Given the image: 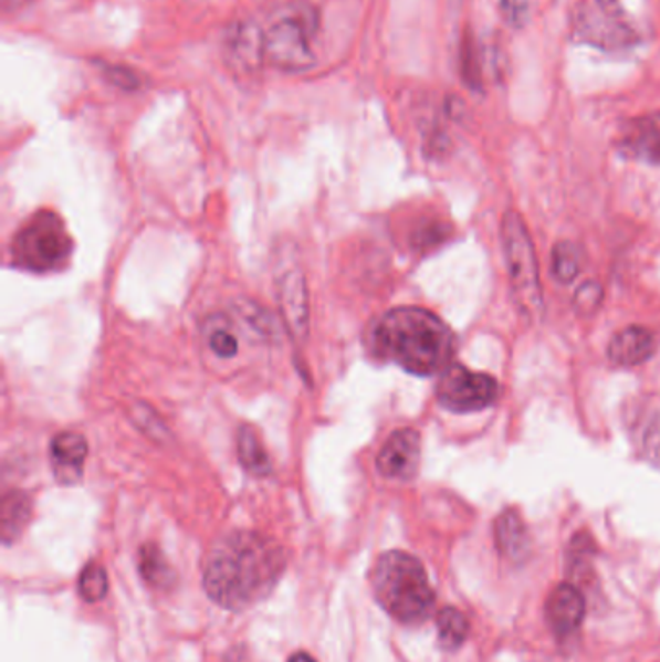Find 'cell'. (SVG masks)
<instances>
[{
    "mask_svg": "<svg viewBox=\"0 0 660 662\" xmlns=\"http://www.w3.org/2000/svg\"><path fill=\"white\" fill-rule=\"evenodd\" d=\"M287 568V554L273 538L233 530L211 546L203 561V589L216 605L241 612L264 600Z\"/></svg>",
    "mask_w": 660,
    "mask_h": 662,
    "instance_id": "1",
    "label": "cell"
},
{
    "mask_svg": "<svg viewBox=\"0 0 660 662\" xmlns=\"http://www.w3.org/2000/svg\"><path fill=\"white\" fill-rule=\"evenodd\" d=\"M370 349L376 357L411 375L432 376L450 367L455 355V336L432 312L419 306H399L374 322Z\"/></svg>",
    "mask_w": 660,
    "mask_h": 662,
    "instance_id": "2",
    "label": "cell"
},
{
    "mask_svg": "<svg viewBox=\"0 0 660 662\" xmlns=\"http://www.w3.org/2000/svg\"><path fill=\"white\" fill-rule=\"evenodd\" d=\"M370 584L378 605L397 622L417 626L432 614L434 591L427 569L411 554L401 550L381 554L374 564Z\"/></svg>",
    "mask_w": 660,
    "mask_h": 662,
    "instance_id": "3",
    "label": "cell"
},
{
    "mask_svg": "<svg viewBox=\"0 0 660 662\" xmlns=\"http://www.w3.org/2000/svg\"><path fill=\"white\" fill-rule=\"evenodd\" d=\"M74 252L69 229L55 211L41 210L20 227L10 244V262L33 273L61 272Z\"/></svg>",
    "mask_w": 660,
    "mask_h": 662,
    "instance_id": "4",
    "label": "cell"
},
{
    "mask_svg": "<svg viewBox=\"0 0 660 662\" xmlns=\"http://www.w3.org/2000/svg\"><path fill=\"white\" fill-rule=\"evenodd\" d=\"M318 24V10L306 2H293L281 10L264 30L265 63L289 72L311 69L314 64L311 41Z\"/></svg>",
    "mask_w": 660,
    "mask_h": 662,
    "instance_id": "5",
    "label": "cell"
},
{
    "mask_svg": "<svg viewBox=\"0 0 660 662\" xmlns=\"http://www.w3.org/2000/svg\"><path fill=\"white\" fill-rule=\"evenodd\" d=\"M502 246L513 295L517 298L521 311L531 318H538L543 312V287L538 277L535 246L527 227L515 211H507L502 219Z\"/></svg>",
    "mask_w": 660,
    "mask_h": 662,
    "instance_id": "6",
    "label": "cell"
},
{
    "mask_svg": "<svg viewBox=\"0 0 660 662\" xmlns=\"http://www.w3.org/2000/svg\"><path fill=\"white\" fill-rule=\"evenodd\" d=\"M575 41L605 53H626L641 43V35L618 0H585L575 10Z\"/></svg>",
    "mask_w": 660,
    "mask_h": 662,
    "instance_id": "7",
    "label": "cell"
},
{
    "mask_svg": "<svg viewBox=\"0 0 660 662\" xmlns=\"http://www.w3.org/2000/svg\"><path fill=\"white\" fill-rule=\"evenodd\" d=\"M500 396V386L490 375L471 372L461 365H450L443 370L436 398L440 406L453 413H473L492 406Z\"/></svg>",
    "mask_w": 660,
    "mask_h": 662,
    "instance_id": "8",
    "label": "cell"
},
{
    "mask_svg": "<svg viewBox=\"0 0 660 662\" xmlns=\"http://www.w3.org/2000/svg\"><path fill=\"white\" fill-rule=\"evenodd\" d=\"M420 461V434L417 430H396L378 453V471L386 479L409 481L417 475Z\"/></svg>",
    "mask_w": 660,
    "mask_h": 662,
    "instance_id": "9",
    "label": "cell"
},
{
    "mask_svg": "<svg viewBox=\"0 0 660 662\" xmlns=\"http://www.w3.org/2000/svg\"><path fill=\"white\" fill-rule=\"evenodd\" d=\"M585 618V599L572 584H559L546 599V620L558 638L574 635Z\"/></svg>",
    "mask_w": 660,
    "mask_h": 662,
    "instance_id": "10",
    "label": "cell"
},
{
    "mask_svg": "<svg viewBox=\"0 0 660 662\" xmlns=\"http://www.w3.org/2000/svg\"><path fill=\"white\" fill-rule=\"evenodd\" d=\"M618 149L624 156L647 165H660V113L629 120Z\"/></svg>",
    "mask_w": 660,
    "mask_h": 662,
    "instance_id": "11",
    "label": "cell"
},
{
    "mask_svg": "<svg viewBox=\"0 0 660 662\" xmlns=\"http://www.w3.org/2000/svg\"><path fill=\"white\" fill-rule=\"evenodd\" d=\"M227 59L234 71L256 72L265 63L264 30L254 22H239L227 33Z\"/></svg>",
    "mask_w": 660,
    "mask_h": 662,
    "instance_id": "12",
    "label": "cell"
},
{
    "mask_svg": "<svg viewBox=\"0 0 660 662\" xmlns=\"http://www.w3.org/2000/svg\"><path fill=\"white\" fill-rule=\"evenodd\" d=\"M87 458L86 438L76 432H61L51 442V465L56 481L66 486L78 484Z\"/></svg>",
    "mask_w": 660,
    "mask_h": 662,
    "instance_id": "13",
    "label": "cell"
},
{
    "mask_svg": "<svg viewBox=\"0 0 660 662\" xmlns=\"http://www.w3.org/2000/svg\"><path fill=\"white\" fill-rule=\"evenodd\" d=\"M657 351V341L649 329L629 326L618 332L608 345V359L616 367H637L651 359Z\"/></svg>",
    "mask_w": 660,
    "mask_h": 662,
    "instance_id": "14",
    "label": "cell"
},
{
    "mask_svg": "<svg viewBox=\"0 0 660 662\" xmlns=\"http://www.w3.org/2000/svg\"><path fill=\"white\" fill-rule=\"evenodd\" d=\"M494 537H496L497 550L507 560L515 561V564L527 560L528 553H531L527 527L515 509H505L497 515Z\"/></svg>",
    "mask_w": 660,
    "mask_h": 662,
    "instance_id": "15",
    "label": "cell"
},
{
    "mask_svg": "<svg viewBox=\"0 0 660 662\" xmlns=\"http://www.w3.org/2000/svg\"><path fill=\"white\" fill-rule=\"evenodd\" d=\"M32 519V498L22 491H12L2 498L0 512V533L2 543L9 546L24 533Z\"/></svg>",
    "mask_w": 660,
    "mask_h": 662,
    "instance_id": "16",
    "label": "cell"
},
{
    "mask_svg": "<svg viewBox=\"0 0 660 662\" xmlns=\"http://www.w3.org/2000/svg\"><path fill=\"white\" fill-rule=\"evenodd\" d=\"M281 304L289 326L298 334H304L308 324V304H306V287L301 273L291 272L281 280Z\"/></svg>",
    "mask_w": 660,
    "mask_h": 662,
    "instance_id": "17",
    "label": "cell"
},
{
    "mask_svg": "<svg viewBox=\"0 0 660 662\" xmlns=\"http://www.w3.org/2000/svg\"><path fill=\"white\" fill-rule=\"evenodd\" d=\"M237 448H239V460L242 467L247 469L252 475L264 476L270 475L272 471V461L265 452L262 440L258 437L256 430L244 424L239 429L237 434Z\"/></svg>",
    "mask_w": 660,
    "mask_h": 662,
    "instance_id": "18",
    "label": "cell"
},
{
    "mask_svg": "<svg viewBox=\"0 0 660 662\" xmlns=\"http://www.w3.org/2000/svg\"><path fill=\"white\" fill-rule=\"evenodd\" d=\"M436 628H438L440 645L448 651L459 649L469 635V620L458 608H442L436 618Z\"/></svg>",
    "mask_w": 660,
    "mask_h": 662,
    "instance_id": "19",
    "label": "cell"
},
{
    "mask_svg": "<svg viewBox=\"0 0 660 662\" xmlns=\"http://www.w3.org/2000/svg\"><path fill=\"white\" fill-rule=\"evenodd\" d=\"M140 574L149 585L154 587H169L171 585V566L165 560L164 553L159 550V546L144 545L140 548Z\"/></svg>",
    "mask_w": 660,
    "mask_h": 662,
    "instance_id": "20",
    "label": "cell"
},
{
    "mask_svg": "<svg viewBox=\"0 0 660 662\" xmlns=\"http://www.w3.org/2000/svg\"><path fill=\"white\" fill-rule=\"evenodd\" d=\"M109 591V579L102 564L90 561L82 569L78 579V592L86 602H99Z\"/></svg>",
    "mask_w": 660,
    "mask_h": 662,
    "instance_id": "21",
    "label": "cell"
},
{
    "mask_svg": "<svg viewBox=\"0 0 660 662\" xmlns=\"http://www.w3.org/2000/svg\"><path fill=\"white\" fill-rule=\"evenodd\" d=\"M582 270V250L574 242H559L552 252V272L562 283L574 280Z\"/></svg>",
    "mask_w": 660,
    "mask_h": 662,
    "instance_id": "22",
    "label": "cell"
},
{
    "mask_svg": "<svg viewBox=\"0 0 660 662\" xmlns=\"http://www.w3.org/2000/svg\"><path fill=\"white\" fill-rule=\"evenodd\" d=\"M206 337H208V345H210L211 351L216 353L221 359H233L237 351H239V344H237V337L231 334V329L227 324H223L221 319H216L213 326H206Z\"/></svg>",
    "mask_w": 660,
    "mask_h": 662,
    "instance_id": "23",
    "label": "cell"
},
{
    "mask_svg": "<svg viewBox=\"0 0 660 662\" xmlns=\"http://www.w3.org/2000/svg\"><path fill=\"white\" fill-rule=\"evenodd\" d=\"M461 76L467 86L473 87V90H481L482 76H481V61H479V53L474 48V40L467 33L461 43Z\"/></svg>",
    "mask_w": 660,
    "mask_h": 662,
    "instance_id": "24",
    "label": "cell"
},
{
    "mask_svg": "<svg viewBox=\"0 0 660 662\" xmlns=\"http://www.w3.org/2000/svg\"><path fill=\"white\" fill-rule=\"evenodd\" d=\"M639 442H641V452L645 458H649L652 463H660V413L645 419Z\"/></svg>",
    "mask_w": 660,
    "mask_h": 662,
    "instance_id": "25",
    "label": "cell"
},
{
    "mask_svg": "<svg viewBox=\"0 0 660 662\" xmlns=\"http://www.w3.org/2000/svg\"><path fill=\"white\" fill-rule=\"evenodd\" d=\"M103 74L107 76L111 84H115V86L126 90V92H134L142 84L138 74L130 71L128 66H123V64H103Z\"/></svg>",
    "mask_w": 660,
    "mask_h": 662,
    "instance_id": "26",
    "label": "cell"
},
{
    "mask_svg": "<svg viewBox=\"0 0 660 662\" xmlns=\"http://www.w3.org/2000/svg\"><path fill=\"white\" fill-rule=\"evenodd\" d=\"M500 12L505 24L521 28L528 20V0H500Z\"/></svg>",
    "mask_w": 660,
    "mask_h": 662,
    "instance_id": "27",
    "label": "cell"
},
{
    "mask_svg": "<svg viewBox=\"0 0 660 662\" xmlns=\"http://www.w3.org/2000/svg\"><path fill=\"white\" fill-rule=\"evenodd\" d=\"M600 298H603L600 285L589 281V283H585V285L575 293V306H577V311L583 312V314H589V312L597 308Z\"/></svg>",
    "mask_w": 660,
    "mask_h": 662,
    "instance_id": "28",
    "label": "cell"
},
{
    "mask_svg": "<svg viewBox=\"0 0 660 662\" xmlns=\"http://www.w3.org/2000/svg\"><path fill=\"white\" fill-rule=\"evenodd\" d=\"M289 662H318V661H316V659H314V656H311V654L303 653V651H301V653L293 654V656H291V659H289Z\"/></svg>",
    "mask_w": 660,
    "mask_h": 662,
    "instance_id": "29",
    "label": "cell"
}]
</instances>
